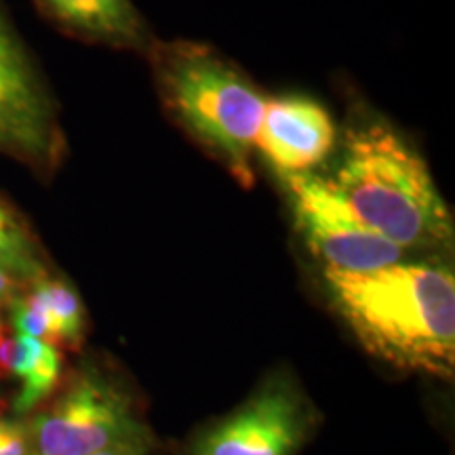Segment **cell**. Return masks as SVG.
<instances>
[{
    "mask_svg": "<svg viewBox=\"0 0 455 455\" xmlns=\"http://www.w3.org/2000/svg\"><path fill=\"white\" fill-rule=\"evenodd\" d=\"M333 306L367 352L388 365L451 378L455 369V278L432 264L369 272L325 270Z\"/></svg>",
    "mask_w": 455,
    "mask_h": 455,
    "instance_id": "1",
    "label": "cell"
},
{
    "mask_svg": "<svg viewBox=\"0 0 455 455\" xmlns=\"http://www.w3.org/2000/svg\"><path fill=\"white\" fill-rule=\"evenodd\" d=\"M331 184L363 224L403 251L451 243V213L428 164L382 123L350 131Z\"/></svg>",
    "mask_w": 455,
    "mask_h": 455,
    "instance_id": "2",
    "label": "cell"
},
{
    "mask_svg": "<svg viewBox=\"0 0 455 455\" xmlns=\"http://www.w3.org/2000/svg\"><path fill=\"white\" fill-rule=\"evenodd\" d=\"M158 66L180 121L218 152L244 186L251 184V152L266 110L264 95L235 68L198 47L171 49Z\"/></svg>",
    "mask_w": 455,
    "mask_h": 455,
    "instance_id": "3",
    "label": "cell"
},
{
    "mask_svg": "<svg viewBox=\"0 0 455 455\" xmlns=\"http://www.w3.org/2000/svg\"><path fill=\"white\" fill-rule=\"evenodd\" d=\"M30 455H95L146 435L124 390L84 371L28 424Z\"/></svg>",
    "mask_w": 455,
    "mask_h": 455,
    "instance_id": "4",
    "label": "cell"
},
{
    "mask_svg": "<svg viewBox=\"0 0 455 455\" xmlns=\"http://www.w3.org/2000/svg\"><path fill=\"white\" fill-rule=\"evenodd\" d=\"M295 221L325 270L369 272L403 261V249L356 218L331 180L315 173L283 175Z\"/></svg>",
    "mask_w": 455,
    "mask_h": 455,
    "instance_id": "5",
    "label": "cell"
},
{
    "mask_svg": "<svg viewBox=\"0 0 455 455\" xmlns=\"http://www.w3.org/2000/svg\"><path fill=\"white\" fill-rule=\"evenodd\" d=\"M310 422V409L295 388L275 382L204 432L192 455H295Z\"/></svg>",
    "mask_w": 455,
    "mask_h": 455,
    "instance_id": "6",
    "label": "cell"
},
{
    "mask_svg": "<svg viewBox=\"0 0 455 455\" xmlns=\"http://www.w3.org/2000/svg\"><path fill=\"white\" fill-rule=\"evenodd\" d=\"M333 144L335 124L321 104L306 98L266 101L255 148L281 175L310 173Z\"/></svg>",
    "mask_w": 455,
    "mask_h": 455,
    "instance_id": "7",
    "label": "cell"
},
{
    "mask_svg": "<svg viewBox=\"0 0 455 455\" xmlns=\"http://www.w3.org/2000/svg\"><path fill=\"white\" fill-rule=\"evenodd\" d=\"M0 150L32 158L51 150L47 101L7 28L0 30Z\"/></svg>",
    "mask_w": 455,
    "mask_h": 455,
    "instance_id": "8",
    "label": "cell"
},
{
    "mask_svg": "<svg viewBox=\"0 0 455 455\" xmlns=\"http://www.w3.org/2000/svg\"><path fill=\"white\" fill-rule=\"evenodd\" d=\"M0 369L20 379L15 409L30 411L57 388L61 375V355L49 341L15 333L0 339Z\"/></svg>",
    "mask_w": 455,
    "mask_h": 455,
    "instance_id": "9",
    "label": "cell"
},
{
    "mask_svg": "<svg viewBox=\"0 0 455 455\" xmlns=\"http://www.w3.org/2000/svg\"><path fill=\"white\" fill-rule=\"evenodd\" d=\"M57 21L74 32L118 44H140L144 24L131 0H41Z\"/></svg>",
    "mask_w": 455,
    "mask_h": 455,
    "instance_id": "10",
    "label": "cell"
},
{
    "mask_svg": "<svg viewBox=\"0 0 455 455\" xmlns=\"http://www.w3.org/2000/svg\"><path fill=\"white\" fill-rule=\"evenodd\" d=\"M26 293L43 312L53 346L64 344L68 348H78L84 338L87 318L76 289L60 278L41 275L30 281V289Z\"/></svg>",
    "mask_w": 455,
    "mask_h": 455,
    "instance_id": "11",
    "label": "cell"
},
{
    "mask_svg": "<svg viewBox=\"0 0 455 455\" xmlns=\"http://www.w3.org/2000/svg\"><path fill=\"white\" fill-rule=\"evenodd\" d=\"M0 268L28 283L44 275L26 226L4 201H0Z\"/></svg>",
    "mask_w": 455,
    "mask_h": 455,
    "instance_id": "12",
    "label": "cell"
},
{
    "mask_svg": "<svg viewBox=\"0 0 455 455\" xmlns=\"http://www.w3.org/2000/svg\"><path fill=\"white\" fill-rule=\"evenodd\" d=\"M0 455H30L28 424L17 419H0Z\"/></svg>",
    "mask_w": 455,
    "mask_h": 455,
    "instance_id": "13",
    "label": "cell"
},
{
    "mask_svg": "<svg viewBox=\"0 0 455 455\" xmlns=\"http://www.w3.org/2000/svg\"><path fill=\"white\" fill-rule=\"evenodd\" d=\"M150 449H152V436L150 432H146V435L133 436V439L124 441L121 445L106 449V451L95 453V455H148L150 453Z\"/></svg>",
    "mask_w": 455,
    "mask_h": 455,
    "instance_id": "14",
    "label": "cell"
},
{
    "mask_svg": "<svg viewBox=\"0 0 455 455\" xmlns=\"http://www.w3.org/2000/svg\"><path fill=\"white\" fill-rule=\"evenodd\" d=\"M3 306V304H0ZM0 339H3V321H0Z\"/></svg>",
    "mask_w": 455,
    "mask_h": 455,
    "instance_id": "15",
    "label": "cell"
},
{
    "mask_svg": "<svg viewBox=\"0 0 455 455\" xmlns=\"http://www.w3.org/2000/svg\"><path fill=\"white\" fill-rule=\"evenodd\" d=\"M0 30H4V24H3V20H0Z\"/></svg>",
    "mask_w": 455,
    "mask_h": 455,
    "instance_id": "16",
    "label": "cell"
}]
</instances>
